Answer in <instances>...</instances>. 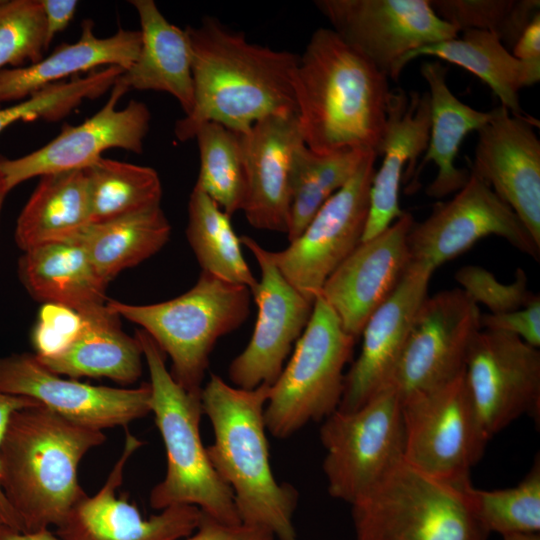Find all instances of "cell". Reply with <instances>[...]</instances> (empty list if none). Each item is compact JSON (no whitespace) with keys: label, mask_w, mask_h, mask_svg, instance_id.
Segmentation results:
<instances>
[{"label":"cell","mask_w":540,"mask_h":540,"mask_svg":"<svg viewBox=\"0 0 540 540\" xmlns=\"http://www.w3.org/2000/svg\"><path fill=\"white\" fill-rule=\"evenodd\" d=\"M0 540H59L50 529L21 531L9 526L0 525Z\"/></svg>","instance_id":"c3c4849f"},{"label":"cell","mask_w":540,"mask_h":540,"mask_svg":"<svg viewBox=\"0 0 540 540\" xmlns=\"http://www.w3.org/2000/svg\"><path fill=\"white\" fill-rule=\"evenodd\" d=\"M539 121L530 115H511L500 105L480 128L470 171L519 217L540 247Z\"/></svg>","instance_id":"d6986e66"},{"label":"cell","mask_w":540,"mask_h":540,"mask_svg":"<svg viewBox=\"0 0 540 540\" xmlns=\"http://www.w3.org/2000/svg\"><path fill=\"white\" fill-rule=\"evenodd\" d=\"M461 289L474 301L486 306L490 313L501 314L527 306L538 295L528 289V279L522 268H518L515 280L505 284L490 271L477 265H467L455 274Z\"/></svg>","instance_id":"60d3db41"},{"label":"cell","mask_w":540,"mask_h":540,"mask_svg":"<svg viewBox=\"0 0 540 540\" xmlns=\"http://www.w3.org/2000/svg\"><path fill=\"white\" fill-rule=\"evenodd\" d=\"M18 273L24 287L39 301L68 307L81 316L107 309L108 282L75 237L24 251Z\"/></svg>","instance_id":"d4e9b609"},{"label":"cell","mask_w":540,"mask_h":540,"mask_svg":"<svg viewBox=\"0 0 540 540\" xmlns=\"http://www.w3.org/2000/svg\"><path fill=\"white\" fill-rule=\"evenodd\" d=\"M429 134L428 92L392 90L386 127L377 153L383 160L373 176L369 213L361 241L382 233L404 214L399 202L401 181L414 176L417 160L427 149Z\"/></svg>","instance_id":"cb8c5ba5"},{"label":"cell","mask_w":540,"mask_h":540,"mask_svg":"<svg viewBox=\"0 0 540 540\" xmlns=\"http://www.w3.org/2000/svg\"><path fill=\"white\" fill-rule=\"evenodd\" d=\"M388 79L332 28L315 30L294 77L305 145L317 153L361 148L377 155L392 94Z\"/></svg>","instance_id":"7a4b0ae2"},{"label":"cell","mask_w":540,"mask_h":540,"mask_svg":"<svg viewBox=\"0 0 540 540\" xmlns=\"http://www.w3.org/2000/svg\"><path fill=\"white\" fill-rule=\"evenodd\" d=\"M319 436L328 492L351 505L404 459L401 401L385 388L357 410H336L322 421Z\"/></svg>","instance_id":"9c48e42d"},{"label":"cell","mask_w":540,"mask_h":540,"mask_svg":"<svg viewBox=\"0 0 540 540\" xmlns=\"http://www.w3.org/2000/svg\"><path fill=\"white\" fill-rule=\"evenodd\" d=\"M123 72L117 66L104 67L84 77L45 86L14 105L0 108V133L18 121L60 120L84 100H93L111 90Z\"/></svg>","instance_id":"74e56055"},{"label":"cell","mask_w":540,"mask_h":540,"mask_svg":"<svg viewBox=\"0 0 540 540\" xmlns=\"http://www.w3.org/2000/svg\"><path fill=\"white\" fill-rule=\"evenodd\" d=\"M371 150L346 148L317 153L305 143L294 155L291 170V202L288 241L295 240L323 204L356 173Z\"/></svg>","instance_id":"d6a6232c"},{"label":"cell","mask_w":540,"mask_h":540,"mask_svg":"<svg viewBox=\"0 0 540 540\" xmlns=\"http://www.w3.org/2000/svg\"><path fill=\"white\" fill-rule=\"evenodd\" d=\"M171 226L160 205L108 221L89 224L75 238L99 274L109 283L121 271L157 253Z\"/></svg>","instance_id":"1f68e13d"},{"label":"cell","mask_w":540,"mask_h":540,"mask_svg":"<svg viewBox=\"0 0 540 540\" xmlns=\"http://www.w3.org/2000/svg\"><path fill=\"white\" fill-rule=\"evenodd\" d=\"M481 329L512 334L525 343L540 346V298L527 306L501 314H481Z\"/></svg>","instance_id":"7bdbcfd3"},{"label":"cell","mask_w":540,"mask_h":540,"mask_svg":"<svg viewBox=\"0 0 540 540\" xmlns=\"http://www.w3.org/2000/svg\"><path fill=\"white\" fill-rule=\"evenodd\" d=\"M496 235L536 261L540 247L512 208L476 174L447 202L436 205L408 234L411 262L435 270L470 249L477 241Z\"/></svg>","instance_id":"4fadbf2b"},{"label":"cell","mask_w":540,"mask_h":540,"mask_svg":"<svg viewBox=\"0 0 540 540\" xmlns=\"http://www.w3.org/2000/svg\"><path fill=\"white\" fill-rule=\"evenodd\" d=\"M82 317L81 330L64 350L51 357L36 356L43 366L73 379L109 378L122 384L137 381L143 353L137 339L121 330L119 317L108 308Z\"/></svg>","instance_id":"f546056e"},{"label":"cell","mask_w":540,"mask_h":540,"mask_svg":"<svg viewBox=\"0 0 540 540\" xmlns=\"http://www.w3.org/2000/svg\"><path fill=\"white\" fill-rule=\"evenodd\" d=\"M465 371V370H464ZM404 460L450 482L470 481L489 439L472 402L464 372L435 388L401 400Z\"/></svg>","instance_id":"30bf717a"},{"label":"cell","mask_w":540,"mask_h":540,"mask_svg":"<svg viewBox=\"0 0 540 540\" xmlns=\"http://www.w3.org/2000/svg\"><path fill=\"white\" fill-rule=\"evenodd\" d=\"M413 222L412 215L404 212L382 233L361 241L322 287L319 296L355 339L394 292L411 263L408 234Z\"/></svg>","instance_id":"ffe728a7"},{"label":"cell","mask_w":540,"mask_h":540,"mask_svg":"<svg viewBox=\"0 0 540 540\" xmlns=\"http://www.w3.org/2000/svg\"><path fill=\"white\" fill-rule=\"evenodd\" d=\"M140 21L141 45L120 79L129 89L168 93L185 115L194 106L192 49L186 29L170 23L153 0H132Z\"/></svg>","instance_id":"4316f807"},{"label":"cell","mask_w":540,"mask_h":540,"mask_svg":"<svg viewBox=\"0 0 540 540\" xmlns=\"http://www.w3.org/2000/svg\"><path fill=\"white\" fill-rule=\"evenodd\" d=\"M512 55L523 62L540 61V11L524 28L512 47Z\"/></svg>","instance_id":"7dc6e473"},{"label":"cell","mask_w":540,"mask_h":540,"mask_svg":"<svg viewBox=\"0 0 540 540\" xmlns=\"http://www.w3.org/2000/svg\"><path fill=\"white\" fill-rule=\"evenodd\" d=\"M376 159V153L370 152L287 248L269 251L283 277L312 303L328 277L362 240Z\"/></svg>","instance_id":"8fae6325"},{"label":"cell","mask_w":540,"mask_h":540,"mask_svg":"<svg viewBox=\"0 0 540 540\" xmlns=\"http://www.w3.org/2000/svg\"><path fill=\"white\" fill-rule=\"evenodd\" d=\"M142 442L128 431L122 453L103 486L87 494L55 528L59 540H181L198 527L203 513L195 506L176 505L148 518L135 504L117 496L129 458Z\"/></svg>","instance_id":"44dd1931"},{"label":"cell","mask_w":540,"mask_h":540,"mask_svg":"<svg viewBox=\"0 0 540 540\" xmlns=\"http://www.w3.org/2000/svg\"><path fill=\"white\" fill-rule=\"evenodd\" d=\"M477 416L490 440L521 417H540V351L520 338L481 329L465 364Z\"/></svg>","instance_id":"9a60e30c"},{"label":"cell","mask_w":540,"mask_h":540,"mask_svg":"<svg viewBox=\"0 0 540 540\" xmlns=\"http://www.w3.org/2000/svg\"><path fill=\"white\" fill-rule=\"evenodd\" d=\"M150 377V409L167 457L164 478L150 492L158 511L176 505L197 507L226 524L240 523L233 493L213 468L200 435L201 393L185 390L172 377L163 352L143 330L136 333Z\"/></svg>","instance_id":"5b68a950"},{"label":"cell","mask_w":540,"mask_h":540,"mask_svg":"<svg viewBox=\"0 0 540 540\" xmlns=\"http://www.w3.org/2000/svg\"><path fill=\"white\" fill-rule=\"evenodd\" d=\"M141 45L139 30L118 29L108 37H97L93 21L82 23L74 43H63L47 57L25 67L0 71V103L21 101L35 91L63 81L68 76L99 67L117 66L124 71L135 62Z\"/></svg>","instance_id":"484cf974"},{"label":"cell","mask_w":540,"mask_h":540,"mask_svg":"<svg viewBox=\"0 0 540 540\" xmlns=\"http://www.w3.org/2000/svg\"><path fill=\"white\" fill-rule=\"evenodd\" d=\"M434 270L411 262L398 286L367 320L358 358L345 374L337 410L351 412L383 390L400 359Z\"/></svg>","instance_id":"7402d4cb"},{"label":"cell","mask_w":540,"mask_h":540,"mask_svg":"<svg viewBox=\"0 0 540 540\" xmlns=\"http://www.w3.org/2000/svg\"><path fill=\"white\" fill-rule=\"evenodd\" d=\"M467 495L473 511L490 533L501 536L540 531V459L516 486L496 490L477 489L469 484Z\"/></svg>","instance_id":"8d00e7d4"},{"label":"cell","mask_w":540,"mask_h":540,"mask_svg":"<svg viewBox=\"0 0 540 540\" xmlns=\"http://www.w3.org/2000/svg\"><path fill=\"white\" fill-rule=\"evenodd\" d=\"M503 540H540L539 533H516L502 536Z\"/></svg>","instance_id":"681fc988"},{"label":"cell","mask_w":540,"mask_h":540,"mask_svg":"<svg viewBox=\"0 0 540 540\" xmlns=\"http://www.w3.org/2000/svg\"><path fill=\"white\" fill-rule=\"evenodd\" d=\"M469 484L428 475L403 459L351 504L356 540H488Z\"/></svg>","instance_id":"52a82bcc"},{"label":"cell","mask_w":540,"mask_h":540,"mask_svg":"<svg viewBox=\"0 0 540 540\" xmlns=\"http://www.w3.org/2000/svg\"><path fill=\"white\" fill-rule=\"evenodd\" d=\"M181 540H276L266 529L238 524H226L203 514L194 532Z\"/></svg>","instance_id":"ee69618b"},{"label":"cell","mask_w":540,"mask_h":540,"mask_svg":"<svg viewBox=\"0 0 540 540\" xmlns=\"http://www.w3.org/2000/svg\"><path fill=\"white\" fill-rule=\"evenodd\" d=\"M200 168L194 187L207 194L229 216L242 211L246 173L240 135L225 126L207 122L196 131Z\"/></svg>","instance_id":"d590c367"},{"label":"cell","mask_w":540,"mask_h":540,"mask_svg":"<svg viewBox=\"0 0 540 540\" xmlns=\"http://www.w3.org/2000/svg\"><path fill=\"white\" fill-rule=\"evenodd\" d=\"M83 317L76 311L53 303H44L32 333L35 355L51 357L64 350L77 336Z\"/></svg>","instance_id":"b9f144b4"},{"label":"cell","mask_w":540,"mask_h":540,"mask_svg":"<svg viewBox=\"0 0 540 540\" xmlns=\"http://www.w3.org/2000/svg\"><path fill=\"white\" fill-rule=\"evenodd\" d=\"M39 402L20 396L0 392V445L11 415L18 409ZM0 525H5L23 531L20 521L10 507L0 486Z\"/></svg>","instance_id":"f6af8a7d"},{"label":"cell","mask_w":540,"mask_h":540,"mask_svg":"<svg viewBox=\"0 0 540 540\" xmlns=\"http://www.w3.org/2000/svg\"><path fill=\"white\" fill-rule=\"evenodd\" d=\"M185 29L192 49L194 106L175 124L179 141L194 139L207 122L243 134L267 116L297 114L294 77L299 55L250 42L215 18Z\"/></svg>","instance_id":"6da1fadb"},{"label":"cell","mask_w":540,"mask_h":540,"mask_svg":"<svg viewBox=\"0 0 540 540\" xmlns=\"http://www.w3.org/2000/svg\"><path fill=\"white\" fill-rule=\"evenodd\" d=\"M91 223H99L160 205L162 185L156 170L101 157L85 169Z\"/></svg>","instance_id":"e575fe53"},{"label":"cell","mask_w":540,"mask_h":540,"mask_svg":"<svg viewBox=\"0 0 540 540\" xmlns=\"http://www.w3.org/2000/svg\"><path fill=\"white\" fill-rule=\"evenodd\" d=\"M420 70L429 87L430 134L413 177L417 179L424 167L433 162L437 174L427 186L426 194L442 198L466 184L470 171L456 167L455 159L466 135L482 128L491 119L492 110L479 111L461 102L448 87L447 68L439 61H426Z\"/></svg>","instance_id":"83f0119b"},{"label":"cell","mask_w":540,"mask_h":540,"mask_svg":"<svg viewBox=\"0 0 540 540\" xmlns=\"http://www.w3.org/2000/svg\"><path fill=\"white\" fill-rule=\"evenodd\" d=\"M120 76L107 102L90 118L76 126H64L58 136L29 154L15 159L0 157V178L7 193L36 176L86 169L108 149L143 151L151 113L146 104L137 100H131L123 109L117 108L129 90Z\"/></svg>","instance_id":"2e32d148"},{"label":"cell","mask_w":540,"mask_h":540,"mask_svg":"<svg viewBox=\"0 0 540 540\" xmlns=\"http://www.w3.org/2000/svg\"><path fill=\"white\" fill-rule=\"evenodd\" d=\"M106 440L37 403L16 410L0 445V486L23 531L57 527L85 495L82 458Z\"/></svg>","instance_id":"3957f363"},{"label":"cell","mask_w":540,"mask_h":540,"mask_svg":"<svg viewBox=\"0 0 540 540\" xmlns=\"http://www.w3.org/2000/svg\"><path fill=\"white\" fill-rule=\"evenodd\" d=\"M8 193L6 192L3 184H2V181H1V178H0V214H1V210H2V207H3V203H4V200H5V197Z\"/></svg>","instance_id":"f907efd6"},{"label":"cell","mask_w":540,"mask_h":540,"mask_svg":"<svg viewBox=\"0 0 540 540\" xmlns=\"http://www.w3.org/2000/svg\"><path fill=\"white\" fill-rule=\"evenodd\" d=\"M0 392L35 400L76 424L101 431L151 413L149 383L114 388L64 379L31 353L0 357Z\"/></svg>","instance_id":"ac0fdd59"},{"label":"cell","mask_w":540,"mask_h":540,"mask_svg":"<svg viewBox=\"0 0 540 540\" xmlns=\"http://www.w3.org/2000/svg\"><path fill=\"white\" fill-rule=\"evenodd\" d=\"M239 135L246 173L242 211L252 227L286 234L292 163L304 143L297 114L267 116Z\"/></svg>","instance_id":"603a6c76"},{"label":"cell","mask_w":540,"mask_h":540,"mask_svg":"<svg viewBox=\"0 0 540 540\" xmlns=\"http://www.w3.org/2000/svg\"><path fill=\"white\" fill-rule=\"evenodd\" d=\"M430 4L435 13L458 32L486 31L511 49L540 11L539 0H430Z\"/></svg>","instance_id":"f35d334b"},{"label":"cell","mask_w":540,"mask_h":540,"mask_svg":"<svg viewBox=\"0 0 540 540\" xmlns=\"http://www.w3.org/2000/svg\"><path fill=\"white\" fill-rule=\"evenodd\" d=\"M46 30V49L54 37L63 31L72 21L78 1L75 0H41Z\"/></svg>","instance_id":"bcb514c9"},{"label":"cell","mask_w":540,"mask_h":540,"mask_svg":"<svg viewBox=\"0 0 540 540\" xmlns=\"http://www.w3.org/2000/svg\"><path fill=\"white\" fill-rule=\"evenodd\" d=\"M481 314L461 288L427 295L385 388L393 390L401 401L463 373L470 346L481 330Z\"/></svg>","instance_id":"7c38bea8"},{"label":"cell","mask_w":540,"mask_h":540,"mask_svg":"<svg viewBox=\"0 0 540 540\" xmlns=\"http://www.w3.org/2000/svg\"><path fill=\"white\" fill-rule=\"evenodd\" d=\"M332 29L388 78L409 52L458 37L430 0H317Z\"/></svg>","instance_id":"5bb4252c"},{"label":"cell","mask_w":540,"mask_h":540,"mask_svg":"<svg viewBox=\"0 0 540 540\" xmlns=\"http://www.w3.org/2000/svg\"><path fill=\"white\" fill-rule=\"evenodd\" d=\"M420 56H432L458 65L485 82L513 115L527 116L520 105V90L540 80V61L523 62L515 58L493 34L468 29L453 38L419 47L407 53L396 68H403Z\"/></svg>","instance_id":"f1b7e54d"},{"label":"cell","mask_w":540,"mask_h":540,"mask_svg":"<svg viewBox=\"0 0 540 540\" xmlns=\"http://www.w3.org/2000/svg\"><path fill=\"white\" fill-rule=\"evenodd\" d=\"M91 224V202L85 169L45 174L22 209L15 241L27 251L77 236Z\"/></svg>","instance_id":"4dcf8cb0"},{"label":"cell","mask_w":540,"mask_h":540,"mask_svg":"<svg viewBox=\"0 0 540 540\" xmlns=\"http://www.w3.org/2000/svg\"><path fill=\"white\" fill-rule=\"evenodd\" d=\"M356 340L318 295L289 362L270 386L264 419L272 436L286 439L339 408L344 368L351 361Z\"/></svg>","instance_id":"ba28073f"},{"label":"cell","mask_w":540,"mask_h":540,"mask_svg":"<svg viewBox=\"0 0 540 540\" xmlns=\"http://www.w3.org/2000/svg\"><path fill=\"white\" fill-rule=\"evenodd\" d=\"M270 386L243 389L211 374L201 390L203 414L214 440L209 460L231 489L240 523L269 531L276 540H297V490L272 472L264 410Z\"/></svg>","instance_id":"277c9868"},{"label":"cell","mask_w":540,"mask_h":540,"mask_svg":"<svg viewBox=\"0 0 540 540\" xmlns=\"http://www.w3.org/2000/svg\"><path fill=\"white\" fill-rule=\"evenodd\" d=\"M240 242L256 259L260 280L251 295L258 308L253 334L245 349L230 363L233 386L254 389L272 385L281 374L294 342L307 326L313 304L281 274L269 251L243 235Z\"/></svg>","instance_id":"e0dca14e"},{"label":"cell","mask_w":540,"mask_h":540,"mask_svg":"<svg viewBox=\"0 0 540 540\" xmlns=\"http://www.w3.org/2000/svg\"><path fill=\"white\" fill-rule=\"evenodd\" d=\"M45 35L41 0H0V71L40 61Z\"/></svg>","instance_id":"ab89813d"},{"label":"cell","mask_w":540,"mask_h":540,"mask_svg":"<svg viewBox=\"0 0 540 540\" xmlns=\"http://www.w3.org/2000/svg\"><path fill=\"white\" fill-rule=\"evenodd\" d=\"M250 290L201 271L195 285L168 301L135 305L116 300L107 308L140 325L171 359V375L185 390L201 393L209 356L221 337L250 314Z\"/></svg>","instance_id":"8992f818"},{"label":"cell","mask_w":540,"mask_h":540,"mask_svg":"<svg viewBox=\"0 0 540 540\" xmlns=\"http://www.w3.org/2000/svg\"><path fill=\"white\" fill-rule=\"evenodd\" d=\"M230 217L207 194L194 187L188 203L187 240L202 271L252 292L258 280L243 257L240 238Z\"/></svg>","instance_id":"836d02e7"}]
</instances>
